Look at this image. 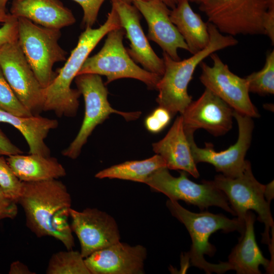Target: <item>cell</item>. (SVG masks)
Wrapping results in <instances>:
<instances>
[{"label":"cell","mask_w":274,"mask_h":274,"mask_svg":"<svg viewBox=\"0 0 274 274\" xmlns=\"http://www.w3.org/2000/svg\"><path fill=\"white\" fill-rule=\"evenodd\" d=\"M22 183L17 203L27 228L38 237H53L73 249L74 237L68 222L72 198L66 186L58 179Z\"/></svg>","instance_id":"cell-1"},{"label":"cell","mask_w":274,"mask_h":274,"mask_svg":"<svg viewBox=\"0 0 274 274\" xmlns=\"http://www.w3.org/2000/svg\"><path fill=\"white\" fill-rule=\"evenodd\" d=\"M121 27L118 13L112 7L102 25L97 28H85L64 65L57 71L52 82L44 88L43 111H52L58 117H73L76 115L81 94L77 89L71 88L72 81L99 42L109 32Z\"/></svg>","instance_id":"cell-2"},{"label":"cell","mask_w":274,"mask_h":274,"mask_svg":"<svg viewBox=\"0 0 274 274\" xmlns=\"http://www.w3.org/2000/svg\"><path fill=\"white\" fill-rule=\"evenodd\" d=\"M207 23L210 42L204 48L182 60H175L163 52L164 72L157 85L159 93L156 101L172 116L183 113L192 101L187 89L197 66L213 53L238 43L234 37L223 35L212 24Z\"/></svg>","instance_id":"cell-3"},{"label":"cell","mask_w":274,"mask_h":274,"mask_svg":"<svg viewBox=\"0 0 274 274\" xmlns=\"http://www.w3.org/2000/svg\"><path fill=\"white\" fill-rule=\"evenodd\" d=\"M166 206L172 215L185 225L191 237L190 250L185 256L186 261H190L192 266L203 270L206 273H223L232 269L228 262L211 263L206 260L204 255L213 256L216 252L215 247L209 242L212 233L222 230L226 233L237 231L242 234L245 223L237 218L230 219L222 214L209 212L193 213L183 207L177 200L169 199Z\"/></svg>","instance_id":"cell-4"},{"label":"cell","mask_w":274,"mask_h":274,"mask_svg":"<svg viewBox=\"0 0 274 274\" xmlns=\"http://www.w3.org/2000/svg\"><path fill=\"white\" fill-rule=\"evenodd\" d=\"M60 29L50 28L18 18V42L42 86L46 88L57 73L54 64L66 60L67 53L58 44Z\"/></svg>","instance_id":"cell-5"},{"label":"cell","mask_w":274,"mask_h":274,"mask_svg":"<svg viewBox=\"0 0 274 274\" xmlns=\"http://www.w3.org/2000/svg\"><path fill=\"white\" fill-rule=\"evenodd\" d=\"M125 31L122 27L107 33L105 43L96 54L88 57L77 75L93 74L107 77L106 84L122 78H132L156 89L161 77L138 66L129 55L123 44Z\"/></svg>","instance_id":"cell-6"},{"label":"cell","mask_w":274,"mask_h":274,"mask_svg":"<svg viewBox=\"0 0 274 274\" xmlns=\"http://www.w3.org/2000/svg\"><path fill=\"white\" fill-rule=\"evenodd\" d=\"M211 181L225 194L235 216L241 222L245 223V217L248 211L252 210L257 213L258 220L264 223L265 227L262 234V242L269 245L270 230L272 238H274V222L270 203L264 197L265 185L259 182L254 177L250 162L248 161L243 173L236 178L218 175Z\"/></svg>","instance_id":"cell-7"},{"label":"cell","mask_w":274,"mask_h":274,"mask_svg":"<svg viewBox=\"0 0 274 274\" xmlns=\"http://www.w3.org/2000/svg\"><path fill=\"white\" fill-rule=\"evenodd\" d=\"M77 89L83 95L85 114L80 130L70 145L61 151V154L72 159H76L95 128L109 118L111 114L121 115L126 121L139 118L140 111L124 112L113 108L108 100V91L100 75L83 74L75 78Z\"/></svg>","instance_id":"cell-8"},{"label":"cell","mask_w":274,"mask_h":274,"mask_svg":"<svg viewBox=\"0 0 274 274\" xmlns=\"http://www.w3.org/2000/svg\"><path fill=\"white\" fill-rule=\"evenodd\" d=\"M199 10L208 22L231 36L263 35L266 0H204Z\"/></svg>","instance_id":"cell-9"},{"label":"cell","mask_w":274,"mask_h":274,"mask_svg":"<svg viewBox=\"0 0 274 274\" xmlns=\"http://www.w3.org/2000/svg\"><path fill=\"white\" fill-rule=\"evenodd\" d=\"M144 183L169 199L183 200L198 207L201 211L216 206L235 216L225 194L211 181L203 180L201 184H197L189 180L185 171L182 170L180 176L176 177L166 167H163L152 173Z\"/></svg>","instance_id":"cell-10"},{"label":"cell","mask_w":274,"mask_h":274,"mask_svg":"<svg viewBox=\"0 0 274 274\" xmlns=\"http://www.w3.org/2000/svg\"><path fill=\"white\" fill-rule=\"evenodd\" d=\"M0 66L20 102L32 115L43 111L44 88L37 79L18 41L0 48Z\"/></svg>","instance_id":"cell-11"},{"label":"cell","mask_w":274,"mask_h":274,"mask_svg":"<svg viewBox=\"0 0 274 274\" xmlns=\"http://www.w3.org/2000/svg\"><path fill=\"white\" fill-rule=\"evenodd\" d=\"M233 118L237 123L238 139L226 150L216 151L210 143L203 148L198 147L194 140V132H185L195 163L206 162L213 165L224 176L236 178L245 169L248 162L245 159L252 141L254 122L252 118L234 111Z\"/></svg>","instance_id":"cell-12"},{"label":"cell","mask_w":274,"mask_h":274,"mask_svg":"<svg viewBox=\"0 0 274 274\" xmlns=\"http://www.w3.org/2000/svg\"><path fill=\"white\" fill-rule=\"evenodd\" d=\"M213 61L210 66L204 62L200 63L201 83L218 96L234 111L251 118L260 115L249 96L248 82L246 78L233 73L227 64L215 53L210 56Z\"/></svg>","instance_id":"cell-13"},{"label":"cell","mask_w":274,"mask_h":274,"mask_svg":"<svg viewBox=\"0 0 274 274\" xmlns=\"http://www.w3.org/2000/svg\"><path fill=\"white\" fill-rule=\"evenodd\" d=\"M70 218L71 229L79 239L80 253L84 258L120 241L116 221L104 211L96 208H87L81 211L71 208Z\"/></svg>","instance_id":"cell-14"},{"label":"cell","mask_w":274,"mask_h":274,"mask_svg":"<svg viewBox=\"0 0 274 274\" xmlns=\"http://www.w3.org/2000/svg\"><path fill=\"white\" fill-rule=\"evenodd\" d=\"M234 110L208 89L192 101L181 116L185 132L202 128L214 136L223 135L232 126Z\"/></svg>","instance_id":"cell-15"},{"label":"cell","mask_w":274,"mask_h":274,"mask_svg":"<svg viewBox=\"0 0 274 274\" xmlns=\"http://www.w3.org/2000/svg\"><path fill=\"white\" fill-rule=\"evenodd\" d=\"M111 2L130 42V48L126 49L129 55L145 70L161 77L164 72L163 59L155 53L145 35L138 10L124 0H111Z\"/></svg>","instance_id":"cell-16"},{"label":"cell","mask_w":274,"mask_h":274,"mask_svg":"<svg viewBox=\"0 0 274 274\" xmlns=\"http://www.w3.org/2000/svg\"><path fill=\"white\" fill-rule=\"evenodd\" d=\"M147 250L120 241L84 258L90 274H142Z\"/></svg>","instance_id":"cell-17"},{"label":"cell","mask_w":274,"mask_h":274,"mask_svg":"<svg viewBox=\"0 0 274 274\" xmlns=\"http://www.w3.org/2000/svg\"><path fill=\"white\" fill-rule=\"evenodd\" d=\"M148 25L147 39L154 41L175 60H180L179 49L188 48L176 26L170 20V10L161 0L133 2Z\"/></svg>","instance_id":"cell-18"},{"label":"cell","mask_w":274,"mask_h":274,"mask_svg":"<svg viewBox=\"0 0 274 274\" xmlns=\"http://www.w3.org/2000/svg\"><path fill=\"white\" fill-rule=\"evenodd\" d=\"M10 14L50 28L60 29L76 22L72 12L59 0H13Z\"/></svg>","instance_id":"cell-19"},{"label":"cell","mask_w":274,"mask_h":274,"mask_svg":"<svg viewBox=\"0 0 274 274\" xmlns=\"http://www.w3.org/2000/svg\"><path fill=\"white\" fill-rule=\"evenodd\" d=\"M152 147L153 151L163 159L168 169L185 171L195 178L199 177L181 116L177 117L165 136L153 143Z\"/></svg>","instance_id":"cell-20"},{"label":"cell","mask_w":274,"mask_h":274,"mask_svg":"<svg viewBox=\"0 0 274 274\" xmlns=\"http://www.w3.org/2000/svg\"><path fill=\"white\" fill-rule=\"evenodd\" d=\"M255 220V214L248 211L245 217L244 230L228 256V263L237 274H260V265L267 273L273 271V265L263 256L256 243L254 230Z\"/></svg>","instance_id":"cell-21"},{"label":"cell","mask_w":274,"mask_h":274,"mask_svg":"<svg viewBox=\"0 0 274 274\" xmlns=\"http://www.w3.org/2000/svg\"><path fill=\"white\" fill-rule=\"evenodd\" d=\"M0 122L8 123L19 131L28 144L29 154L51 156L45 140L51 130L58 127L57 120L40 115L17 116L0 109Z\"/></svg>","instance_id":"cell-22"},{"label":"cell","mask_w":274,"mask_h":274,"mask_svg":"<svg viewBox=\"0 0 274 274\" xmlns=\"http://www.w3.org/2000/svg\"><path fill=\"white\" fill-rule=\"evenodd\" d=\"M7 161L21 182H38L58 179L66 174L63 166L54 157L37 154L7 156Z\"/></svg>","instance_id":"cell-23"},{"label":"cell","mask_w":274,"mask_h":274,"mask_svg":"<svg viewBox=\"0 0 274 274\" xmlns=\"http://www.w3.org/2000/svg\"><path fill=\"white\" fill-rule=\"evenodd\" d=\"M188 0H179L170 9V19L184 40L188 51L193 54L204 48L210 42L208 23L192 9Z\"/></svg>","instance_id":"cell-24"},{"label":"cell","mask_w":274,"mask_h":274,"mask_svg":"<svg viewBox=\"0 0 274 274\" xmlns=\"http://www.w3.org/2000/svg\"><path fill=\"white\" fill-rule=\"evenodd\" d=\"M166 167L165 162L158 154L142 160L127 161L114 165L97 173L95 177L118 179L144 183L147 178L156 170Z\"/></svg>","instance_id":"cell-25"},{"label":"cell","mask_w":274,"mask_h":274,"mask_svg":"<svg viewBox=\"0 0 274 274\" xmlns=\"http://www.w3.org/2000/svg\"><path fill=\"white\" fill-rule=\"evenodd\" d=\"M47 274H90L80 252L73 249L59 251L51 257Z\"/></svg>","instance_id":"cell-26"},{"label":"cell","mask_w":274,"mask_h":274,"mask_svg":"<svg viewBox=\"0 0 274 274\" xmlns=\"http://www.w3.org/2000/svg\"><path fill=\"white\" fill-rule=\"evenodd\" d=\"M249 92L260 95L274 93V50L267 52L262 68L246 78Z\"/></svg>","instance_id":"cell-27"},{"label":"cell","mask_w":274,"mask_h":274,"mask_svg":"<svg viewBox=\"0 0 274 274\" xmlns=\"http://www.w3.org/2000/svg\"><path fill=\"white\" fill-rule=\"evenodd\" d=\"M0 109L14 115L30 116L32 114L20 102L7 81L0 66Z\"/></svg>","instance_id":"cell-28"},{"label":"cell","mask_w":274,"mask_h":274,"mask_svg":"<svg viewBox=\"0 0 274 274\" xmlns=\"http://www.w3.org/2000/svg\"><path fill=\"white\" fill-rule=\"evenodd\" d=\"M22 185V182L15 176L6 158L0 156V187L5 194L17 203L21 193Z\"/></svg>","instance_id":"cell-29"},{"label":"cell","mask_w":274,"mask_h":274,"mask_svg":"<svg viewBox=\"0 0 274 274\" xmlns=\"http://www.w3.org/2000/svg\"><path fill=\"white\" fill-rule=\"evenodd\" d=\"M172 116L166 109L159 106L146 118L145 127L152 133H158L169 123Z\"/></svg>","instance_id":"cell-30"},{"label":"cell","mask_w":274,"mask_h":274,"mask_svg":"<svg viewBox=\"0 0 274 274\" xmlns=\"http://www.w3.org/2000/svg\"><path fill=\"white\" fill-rule=\"evenodd\" d=\"M79 4L83 11L82 25L92 27L96 21L99 9L105 0H73Z\"/></svg>","instance_id":"cell-31"},{"label":"cell","mask_w":274,"mask_h":274,"mask_svg":"<svg viewBox=\"0 0 274 274\" xmlns=\"http://www.w3.org/2000/svg\"><path fill=\"white\" fill-rule=\"evenodd\" d=\"M18 18L11 15L0 28V48L7 43L18 41Z\"/></svg>","instance_id":"cell-32"},{"label":"cell","mask_w":274,"mask_h":274,"mask_svg":"<svg viewBox=\"0 0 274 274\" xmlns=\"http://www.w3.org/2000/svg\"><path fill=\"white\" fill-rule=\"evenodd\" d=\"M17 203L8 198L0 187V220L14 219L18 214Z\"/></svg>","instance_id":"cell-33"},{"label":"cell","mask_w":274,"mask_h":274,"mask_svg":"<svg viewBox=\"0 0 274 274\" xmlns=\"http://www.w3.org/2000/svg\"><path fill=\"white\" fill-rule=\"evenodd\" d=\"M267 9L263 20L264 34L274 44V0H266Z\"/></svg>","instance_id":"cell-34"},{"label":"cell","mask_w":274,"mask_h":274,"mask_svg":"<svg viewBox=\"0 0 274 274\" xmlns=\"http://www.w3.org/2000/svg\"><path fill=\"white\" fill-rule=\"evenodd\" d=\"M23 152L14 145L0 128V156L23 154Z\"/></svg>","instance_id":"cell-35"},{"label":"cell","mask_w":274,"mask_h":274,"mask_svg":"<svg viewBox=\"0 0 274 274\" xmlns=\"http://www.w3.org/2000/svg\"><path fill=\"white\" fill-rule=\"evenodd\" d=\"M9 273L10 274H32L26 265L19 261L13 262L10 266Z\"/></svg>","instance_id":"cell-36"},{"label":"cell","mask_w":274,"mask_h":274,"mask_svg":"<svg viewBox=\"0 0 274 274\" xmlns=\"http://www.w3.org/2000/svg\"><path fill=\"white\" fill-rule=\"evenodd\" d=\"M264 195L265 199L270 203L271 200L274 197L273 181L265 185Z\"/></svg>","instance_id":"cell-37"},{"label":"cell","mask_w":274,"mask_h":274,"mask_svg":"<svg viewBox=\"0 0 274 274\" xmlns=\"http://www.w3.org/2000/svg\"><path fill=\"white\" fill-rule=\"evenodd\" d=\"M11 15L10 13H7L6 11L0 10V22L5 23L8 21Z\"/></svg>","instance_id":"cell-38"},{"label":"cell","mask_w":274,"mask_h":274,"mask_svg":"<svg viewBox=\"0 0 274 274\" xmlns=\"http://www.w3.org/2000/svg\"><path fill=\"white\" fill-rule=\"evenodd\" d=\"M170 9H173L178 3L179 0H161Z\"/></svg>","instance_id":"cell-39"},{"label":"cell","mask_w":274,"mask_h":274,"mask_svg":"<svg viewBox=\"0 0 274 274\" xmlns=\"http://www.w3.org/2000/svg\"><path fill=\"white\" fill-rule=\"evenodd\" d=\"M9 0H0V10L6 11V6Z\"/></svg>","instance_id":"cell-40"},{"label":"cell","mask_w":274,"mask_h":274,"mask_svg":"<svg viewBox=\"0 0 274 274\" xmlns=\"http://www.w3.org/2000/svg\"><path fill=\"white\" fill-rule=\"evenodd\" d=\"M190 3H194L196 4H201L204 0H188Z\"/></svg>","instance_id":"cell-41"},{"label":"cell","mask_w":274,"mask_h":274,"mask_svg":"<svg viewBox=\"0 0 274 274\" xmlns=\"http://www.w3.org/2000/svg\"><path fill=\"white\" fill-rule=\"evenodd\" d=\"M124 1H126L129 3H131L135 1H149V0H124Z\"/></svg>","instance_id":"cell-42"}]
</instances>
